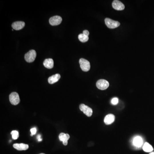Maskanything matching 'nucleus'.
Instances as JSON below:
<instances>
[{
    "label": "nucleus",
    "mask_w": 154,
    "mask_h": 154,
    "mask_svg": "<svg viewBox=\"0 0 154 154\" xmlns=\"http://www.w3.org/2000/svg\"><path fill=\"white\" fill-rule=\"evenodd\" d=\"M25 22L21 21H16L13 23L12 25L13 29L17 31L21 30L25 27Z\"/></svg>",
    "instance_id": "11"
},
{
    "label": "nucleus",
    "mask_w": 154,
    "mask_h": 154,
    "mask_svg": "<svg viewBox=\"0 0 154 154\" xmlns=\"http://www.w3.org/2000/svg\"><path fill=\"white\" fill-rule=\"evenodd\" d=\"M78 38L79 40L82 42H86L88 41V40H89L88 36H85L83 33L80 34L78 35Z\"/></svg>",
    "instance_id": "17"
},
{
    "label": "nucleus",
    "mask_w": 154,
    "mask_h": 154,
    "mask_svg": "<svg viewBox=\"0 0 154 154\" xmlns=\"http://www.w3.org/2000/svg\"><path fill=\"white\" fill-rule=\"evenodd\" d=\"M36 56L37 53L36 51L34 50H31L25 54V59L28 63H32L35 60Z\"/></svg>",
    "instance_id": "1"
},
{
    "label": "nucleus",
    "mask_w": 154,
    "mask_h": 154,
    "mask_svg": "<svg viewBox=\"0 0 154 154\" xmlns=\"http://www.w3.org/2000/svg\"><path fill=\"white\" fill-rule=\"evenodd\" d=\"M44 154V153H41V154Z\"/></svg>",
    "instance_id": "24"
},
{
    "label": "nucleus",
    "mask_w": 154,
    "mask_h": 154,
    "mask_svg": "<svg viewBox=\"0 0 154 154\" xmlns=\"http://www.w3.org/2000/svg\"><path fill=\"white\" fill-rule=\"evenodd\" d=\"M79 108L80 110L87 117H90L92 115V109L88 106L85 105L84 104H81L80 105Z\"/></svg>",
    "instance_id": "6"
},
{
    "label": "nucleus",
    "mask_w": 154,
    "mask_h": 154,
    "mask_svg": "<svg viewBox=\"0 0 154 154\" xmlns=\"http://www.w3.org/2000/svg\"><path fill=\"white\" fill-rule=\"evenodd\" d=\"M12 138L13 140H17L19 137V133L17 131H13L11 132Z\"/></svg>",
    "instance_id": "18"
},
{
    "label": "nucleus",
    "mask_w": 154,
    "mask_h": 154,
    "mask_svg": "<svg viewBox=\"0 0 154 154\" xmlns=\"http://www.w3.org/2000/svg\"><path fill=\"white\" fill-rule=\"evenodd\" d=\"M119 99L117 98H114L113 99L111 100V103L113 104V105H116L118 103Z\"/></svg>",
    "instance_id": "19"
},
{
    "label": "nucleus",
    "mask_w": 154,
    "mask_h": 154,
    "mask_svg": "<svg viewBox=\"0 0 154 154\" xmlns=\"http://www.w3.org/2000/svg\"><path fill=\"white\" fill-rule=\"evenodd\" d=\"M115 119V117L112 114H109L106 115L104 119V122L107 125L113 123Z\"/></svg>",
    "instance_id": "12"
},
{
    "label": "nucleus",
    "mask_w": 154,
    "mask_h": 154,
    "mask_svg": "<svg viewBox=\"0 0 154 154\" xmlns=\"http://www.w3.org/2000/svg\"><path fill=\"white\" fill-rule=\"evenodd\" d=\"M59 138L60 141L63 142V144L66 146L68 144V141L70 139V136L69 134L61 133L60 134Z\"/></svg>",
    "instance_id": "9"
},
{
    "label": "nucleus",
    "mask_w": 154,
    "mask_h": 154,
    "mask_svg": "<svg viewBox=\"0 0 154 154\" xmlns=\"http://www.w3.org/2000/svg\"><path fill=\"white\" fill-rule=\"evenodd\" d=\"M41 138V135H38V136L37 137V140H38L39 139H40Z\"/></svg>",
    "instance_id": "22"
},
{
    "label": "nucleus",
    "mask_w": 154,
    "mask_h": 154,
    "mask_svg": "<svg viewBox=\"0 0 154 154\" xmlns=\"http://www.w3.org/2000/svg\"><path fill=\"white\" fill-rule=\"evenodd\" d=\"M43 65L47 69H52L54 66L53 60L52 59H46L44 60Z\"/></svg>",
    "instance_id": "15"
},
{
    "label": "nucleus",
    "mask_w": 154,
    "mask_h": 154,
    "mask_svg": "<svg viewBox=\"0 0 154 154\" xmlns=\"http://www.w3.org/2000/svg\"><path fill=\"white\" fill-rule=\"evenodd\" d=\"M83 33L85 36H88L89 35V32L87 30H84V31H83Z\"/></svg>",
    "instance_id": "21"
},
{
    "label": "nucleus",
    "mask_w": 154,
    "mask_h": 154,
    "mask_svg": "<svg viewBox=\"0 0 154 154\" xmlns=\"http://www.w3.org/2000/svg\"><path fill=\"white\" fill-rule=\"evenodd\" d=\"M143 149L144 152H147V153H151L153 150V147L147 142L144 143L143 147Z\"/></svg>",
    "instance_id": "16"
},
{
    "label": "nucleus",
    "mask_w": 154,
    "mask_h": 154,
    "mask_svg": "<svg viewBox=\"0 0 154 154\" xmlns=\"http://www.w3.org/2000/svg\"><path fill=\"white\" fill-rule=\"evenodd\" d=\"M96 85L98 89L103 90H106L109 87V83L105 80L100 79L97 81Z\"/></svg>",
    "instance_id": "5"
},
{
    "label": "nucleus",
    "mask_w": 154,
    "mask_h": 154,
    "mask_svg": "<svg viewBox=\"0 0 154 154\" xmlns=\"http://www.w3.org/2000/svg\"><path fill=\"white\" fill-rule=\"evenodd\" d=\"M112 7L117 10H123L125 9V5L120 1L115 0L112 3Z\"/></svg>",
    "instance_id": "8"
},
{
    "label": "nucleus",
    "mask_w": 154,
    "mask_h": 154,
    "mask_svg": "<svg viewBox=\"0 0 154 154\" xmlns=\"http://www.w3.org/2000/svg\"><path fill=\"white\" fill-rule=\"evenodd\" d=\"M13 147L16 150L22 151L27 150L29 148V146L27 144L24 143H15L13 144Z\"/></svg>",
    "instance_id": "10"
},
{
    "label": "nucleus",
    "mask_w": 154,
    "mask_h": 154,
    "mask_svg": "<svg viewBox=\"0 0 154 154\" xmlns=\"http://www.w3.org/2000/svg\"><path fill=\"white\" fill-rule=\"evenodd\" d=\"M133 143L136 147H141L143 144V140L141 137H136L133 140Z\"/></svg>",
    "instance_id": "13"
},
{
    "label": "nucleus",
    "mask_w": 154,
    "mask_h": 154,
    "mask_svg": "<svg viewBox=\"0 0 154 154\" xmlns=\"http://www.w3.org/2000/svg\"><path fill=\"white\" fill-rule=\"evenodd\" d=\"M80 68L84 72H88L90 69V62L84 58H81L79 60Z\"/></svg>",
    "instance_id": "3"
},
{
    "label": "nucleus",
    "mask_w": 154,
    "mask_h": 154,
    "mask_svg": "<svg viewBox=\"0 0 154 154\" xmlns=\"http://www.w3.org/2000/svg\"><path fill=\"white\" fill-rule=\"evenodd\" d=\"M49 23L52 26H56L61 24L62 19L60 16L56 15L53 16L49 19Z\"/></svg>",
    "instance_id": "7"
},
{
    "label": "nucleus",
    "mask_w": 154,
    "mask_h": 154,
    "mask_svg": "<svg viewBox=\"0 0 154 154\" xmlns=\"http://www.w3.org/2000/svg\"><path fill=\"white\" fill-rule=\"evenodd\" d=\"M60 78V74H56L55 75H53L52 76L49 77L48 78V83L51 84H54L58 82Z\"/></svg>",
    "instance_id": "14"
},
{
    "label": "nucleus",
    "mask_w": 154,
    "mask_h": 154,
    "mask_svg": "<svg viewBox=\"0 0 154 154\" xmlns=\"http://www.w3.org/2000/svg\"><path fill=\"white\" fill-rule=\"evenodd\" d=\"M31 132L32 135H35L36 134V132H37V129L35 128H32L31 129Z\"/></svg>",
    "instance_id": "20"
},
{
    "label": "nucleus",
    "mask_w": 154,
    "mask_h": 154,
    "mask_svg": "<svg viewBox=\"0 0 154 154\" xmlns=\"http://www.w3.org/2000/svg\"><path fill=\"white\" fill-rule=\"evenodd\" d=\"M149 154H154V152H151Z\"/></svg>",
    "instance_id": "23"
},
{
    "label": "nucleus",
    "mask_w": 154,
    "mask_h": 154,
    "mask_svg": "<svg viewBox=\"0 0 154 154\" xmlns=\"http://www.w3.org/2000/svg\"><path fill=\"white\" fill-rule=\"evenodd\" d=\"M106 26L110 29H114L120 26V24L119 21L113 20L109 18H106L104 20Z\"/></svg>",
    "instance_id": "2"
},
{
    "label": "nucleus",
    "mask_w": 154,
    "mask_h": 154,
    "mask_svg": "<svg viewBox=\"0 0 154 154\" xmlns=\"http://www.w3.org/2000/svg\"><path fill=\"white\" fill-rule=\"evenodd\" d=\"M9 99L11 104L14 105H17L20 102L19 94L16 92H13L10 94Z\"/></svg>",
    "instance_id": "4"
}]
</instances>
